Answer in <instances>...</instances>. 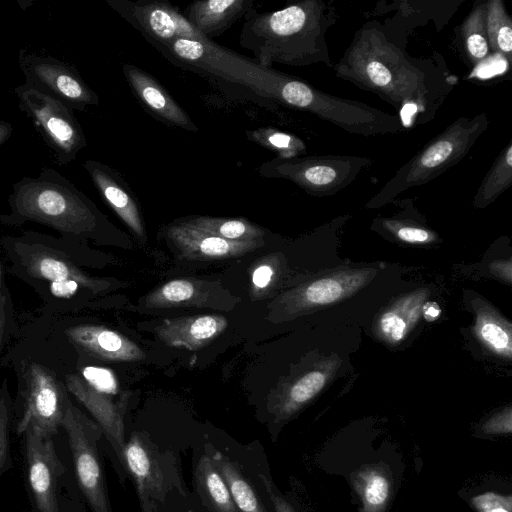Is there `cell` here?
<instances>
[{
    "label": "cell",
    "mask_w": 512,
    "mask_h": 512,
    "mask_svg": "<svg viewBox=\"0 0 512 512\" xmlns=\"http://www.w3.org/2000/svg\"><path fill=\"white\" fill-rule=\"evenodd\" d=\"M335 70L393 105L403 124L433 119L455 84L439 62L412 57L397 46L380 23H366L355 33Z\"/></svg>",
    "instance_id": "obj_1"
},
{
    "label": "cell",
    "mask_w": 512,
    "mask_h": 512,
    "mask_svg": "<svg viewBox=\"0 0 512 512\" xmlns=\"http://www.w3.org/2000/svg\"><path fill=\"white\" fill-rule=\"evenodd\" d=\"M245 18L239 43L261 66L331 65L325 35L335 15L322 1H299L264 13L254 8Z\"/></svg>",
    "instance_id": "obj_2"
},
{
    "label": "cell",
    "mask_w": 512,
    "mask_h": 512,
    "mask_svg": "<svg viewBox=\"0 0 512 512\" xmlns=\"http://www.w3.org/2000/svg\"><path fill=\"white\" fill-rule=\"evenodd\" d=\"M8 202L11 218L32 220L63 234L88 235L98 225L93 203L52 168H44L36 178L24 177L13 184Z\"/></svg>",
    "instance_id": "obj_3"
},
{
    "label": "cell",
    "mask_w": 512,
    "mask_h": 512,
    "mask_svg": "<svg viewBox=\"0 0 512 512\" xmlns=\"http://www.w3.org/2000/svg\"><path fill=\"white\" fill-rule=\"evenodd\" d=\"M487 127L485 113L455 120L399 168L374 200H389L408 188L424 185L440 176L465 157Z\"/></svg>",
    "instance_id": "obj_4"
},
{
    "label": "cell",
    "mask_w": 512,
    "mask_h": 512,
    "mask_svg": "<svg viewBox=\"0 0 512 512\" xmlns=\"http://www.w3.org/2000/svg\"><path fill=\"white\" fill-rule=\"evenodd\" d=\"M276 90L285 104L313 113L350 133L373 136L397 133L406 128L399 116L331 96L301 80L284 77L278 81Z\"/></svg>",
    "instance_id": "obj_5"
},
{
    "label": "cell",
    "mask_w": 512,
    "mask_h": 512,
    "mask_svg": "<svg viewBox=\"0 0 512 512\" xmlns=\"http://www.w3.org/2000/svg\"><path fill=\"white\" fill-rule=\"evenodd\" d=\"M122 465L131 475L141 512H163L175 490L185 495L173 455L161 451L142 432L131 434L125 442Z\"/></svg>",
    "instance_id": "obj_6"
},
{
    "label": "cell",
    "mask_w": 512,
    "mask_h": 512,
    "mask_svg": "<svg viewBox=\"0 0 512 512\" xmlns=\"http://www.w3.org/2000/svg\"><path fill=\"white\" fill-rule=\"evenodd\" d=\"M15 93L19 108L31 118L56 161L65 165L75 160L87 141L73 110L26 83Z\"/></svg>",
    "instance_id": "obj_7"
},
{
    "label": "cell",
    "mask_w": 512,
    "mask_h": 512,
    "mask_svg": "<svg viewBox=\"0 0 512 512\" xmlns=\"http://www.w3.org/2000/svg\"><path fill=\"white\" fill-rule=\"evenodd\" d=\"M62 427L68 435L78 485L93 512H112L99 454L101 427L70 402Z\"/></svg>",
    "instance_id": "obj_8"
},
{
    "label": "cell",
    "mask_w": 512,
    "mask_h": 512,
    "mask_svg": "<svg viewBox=\"0 0 512 512\" xmlns=\"http://www.w3.org/2000/svg\"><path fill=\"white\" fill-rule=\"evenodd\" d=\"M367 158L350 156L277 157L260 167L265 177H278L313 194H328L350 184L370 165Z\"/></svg>",
    "instance_id": "obj_9"
},
{
    "label": "cell",
    "mask_w": 512,
    "mask_h": 512,
    "mask_svg": "<svg viewBox=\"0 0 512 512\" xmlns=\"http://www.w3.org/2000/svg\"><path fill=\"white\" fill-rule=\"evenodd\" d=\"M24 412L18 434L33 428L44 436L57 434L70 404L65 387L51 371L32 363L23 372Z\"/></svg>",
    "instance_id": "obj_10"
},
{
    "label": "cell",
    "mask_w": 512,
    "mask_h": 512,
    "mask_svg": "<svg viewBox=\"0 0 512 512\" xmlns=\"http://www.w3.org/2000/svg\"><path fill=\"white\" fill-rule=\"evenodd\" d=\"M19 66L26 84L57 99L71 110L86 111L99 103L97 94L84 82L73 65L52 56L21 49Z\"/></svg>",
    "instance_id": "obj_11"
},
{
    "label": "cell",
    "mask_w": 512,
    "mask_h": 512,
    "mask_svg": "<svg viewBox=\"0 0 512 512\" xmlns=\"http://www.w3.org/2000/svg\"><path fill=\"white\" fill-rule=\"evenodd\" d=\"M107 3L155 45L165 47L177 39L213 45L189 24L177 7L166 1L108 0Z\"/></svg>",
    "instance_id": "obj_12"
},
{
    "label": "cell",
    "mask_w": 512,
    "mask_h": 512,
    "mask_svg": "<svg viewBox=\"0 0 512 512\" xmlns=\"http://www.w3.org/2000/svg\"><path fill=\"white\" fill-rule=\"evenodd\" d=\"M25 459L27 483L39 512H59L58 484L65 472L59 460L52 437L33 428H26Z\"/></svg>",
    "instance_id": "obj_13"
},
{
    "label": "cell",
    "mask_w": 512,
    "mask_h": 512,
    "mask_svg": "<svg viewBox=\"0 0 512 512\" xmlns=\"http://www.w3.org/2000/svg\"><path fill=\"white\" fill-rule=\"evenodd\" d=\"M39 248L26 255L24 266L31 276L49 281L55 296L70 297L79 287L98 292L109 286L106 280L85 274L64 255Z\"/></svg>",
    "instance_id": "obj_14"
},
{
    "label": "cell",
    "mask_w": 512,
    "mask_h": 512,
    "mask_svg": "<svg viewBox=\"0 0 512 512\" xmlns=\"http://www.w3.org/2000/svg\"><path fill=\"white\" fill-rule=\"evenodd\" d=\"M66 387L75 398L92 414L101 427L117 459L122 464L124 440V415L127 396L115 402L110 395L98 392L78 374L66 376Z\"/></svg>",
    "instance_id": "obj_15"
},
{
    "label": "cell",
    "mask_w": 512,
    "mask_h": 512,
    "mask_svg": "<svg viewBox=\"0 0 512 512\" xmlns=\"http://www.w3.org/2000/svg\"><path fill=\"white\" fill-rule=\"evenodd\" d=\"M123 73L134 96L154 118L170 127L192 132L198 130L186 111L157 79L129 63L123 65Z\"/></svg>",
    "instance_id": "obj_16"
},
{
    "label": "cell",
    "mask_w": 512,
    "mask_h": 512,
    "mask_svg": "<svg viewBox=\"0 0 512 512\" xmlns=\"http://www.w3.org/2000/svg\"><path fill=\"white\" fill-rule=\"evenodd\" d=\"M167 237L186 258L221 260L247 254L263 245L262 240L230 241L198 230L184 221L171 224Z\"/></svg>",
    "instance_id": "obj_17"
},
{
    "label": "cell",
    "mask_w": 512,
    "mask_h": 512,
    "mask_svg": "<svg viewBox=\"0 0 512 512\" xmlns=\"http://www.w3.org/2000/svg\"><path fill=\"white\" fill-rule=\"evenodd\" d=\"M83 167L104 201L139 239L145 241V228L139 205L119 173L95 160L85 161Z\"/></svg>",
    "instance_id": "obj_18"
},
{
    "label": "cell",
    "mask_w": 512,
    "mask_h": 512,
    "mask_svg": "<svg viewBox=\"0 0 512 512\" xmlns=\"http://www.w3.org/2000/svg\"><path fill=\"white\" fill-rule=\"evenodd\" d=\"M65 334L75 345L103 360L134 362L146 357L132 340L103 326H72L66 329Z\"/></svg>",
    "instance_id": "obj_19"
},
{
    "label": "cell",
    "mask_w": 512,
    "mask_h": 512,
    "mask_svg": "<svg viewBox=\"0 0 512 512\" xmlns=\"http://www.w3.org/2000/svg\"><path fill=\"white\" fill-rule=\"evenodd\" d=\"M227 326L222 315H196L165 319L155 332L167 346L199 350L222 334Z\"/></svg>",
    "instance_id": "obj_20"
},
{
    "label": "cell",
    "mask_w": 512,
    "mask_h": 512,
    "mask_svg": "<svg viewBox=\"0 0 512 512\" xmlns=\"http://www.w3.org/2000/svg\"><path fill=\"white\" fill-rule=\"evenodd\" d=\"M226 293L220 285L211 282L177 278L148 294L144 303L149 308L219 307L220 294Z\"/></svg>",
    "instance_id": "obj_21"
},
{
    "label": "cell",
    "mask_w": 512,
    "mask_h": 512,
    "mask_svg": "<svg viewBox=\"0 0 512 512\" xmlns=\"http://www.w3.org/2000/svg\"><path fill=\"white\" fill-rule=\"evenodd\" d=\"M252 0H199L188 5L183 15L202 36L223 34L254 9Z\"/></svg>",
    "instance_id": "obj_22"
},
{
    "label": "cell",
    "mask_w": 512,
    "mask_h": 512,
    "mask_svg": "<svg viewBox=\"0 0 512 512\" xmlns=\"http://www.w3.org/2000/svg\"><path fill=\"white\" fill-rule=\"evenodd\" d=\"M196 491L210 512H238L230 490L211 456L203 455L196 466Z\"/></svg>",
    "instance_id": "obj_23"
},
{
    "label": "cell",
    "mask_w": 512,
    "mask_h": 512,
    "mask_svg": "<svg viewBox=\"0 0 512 512\" xmlns=\"http://www.w3.org/2000/svg\"><path fill=\"white\" fill-rule=\"evenodd\" d=\"M355 491L362 502L363 512H383L388 505L393 484L383 465H369L351 475Z\"/></svg>",
    "instance_id": "obj_24"
},
{
    "label": "cell",
    "mask_w": 512,
    "mask_h": 512,
    "mask_svg": "<svg viewBox=\"0 0 512 512\" xmlns=\"http://www.w3.org/2000/svg\"><path fill=\"white\" fill-rule=\"evenodd\" d=\"M182 221L198 230L230 241L261 240L264 236L261 227L245 218L193 216Z\"/></svg>",
    "instance_id": "obj_25"
},
{
    "label": "cell",
    "mask_w": 512,
    "mask_h": 512,
    "mask_svg": "<svg viewBox=\"0 0 512 512\" xmlns=\"http://www.w3.org/2000/svg\"><path fill=\"white\" fill-rule=\"evenodd\" d=\"M211 458L225 480L238 512H266L254 489L234 462L218 451Z\"/></svg>",
    "instance_id": "obj_26"
},
{
    "label": "cell",
    "mask_w": 512,
    "mask_h": 512,
    "mask_svg": "<svg viewBox=\"0 0 512 512\" xmlns=\"http://www.w3.org/2000/svg\"><path fill=\"white\" fill-rule=\"evenodd\" d=\"M485 28L490 51L512 60V20L501 0L485 3Z\"/></svg>",
    "instance_id": "obj_27"
},
{
    "label": "cell",
    "mask_w": 512,
    "mask_h": 512,
    "mask_svg": "<svg viewBox=\"0 0 512 512\" xmlns=\"http://www.w3.org/2000/svg\"><path fill=\"white\" fill-rule=\"evenodd\" d=\"M423 299L424 293L410 295L380 318L379 330L385 339L397 342L406 335L419 317Z\"/></svg>",
    "instance_id": "obj_28"
},
{
    "label": "cell",
    "mask_w": 512,
    "mask_h": 512,
    "mask_svg": "<svg viewBox=\"0 0 512 512\" xmlns=\"http://www.w3.org/2000/svg\"><path fill=\"white\" fill-rule=\"evenodd\" d=\"M512 183V143L501 152L490 168L475 196V203L483 207L495 200Z\"/></svg>",
    "instance_id": "obj_29"
},
{
    "label": "cell",
    "mask_w": 512,
    "mask_h": 512,
    "mask_svg": "<svg viewBox=\"0 0 512 512\" xmlns=\"http://www.w3.org/2000/svg\"><path fill=\"white\" fill-rule=\"evenodd\" d=\"M325 375L320 371H312L302 376L286 392L284 398L273 408L277 419H285L292 415L303 404L311 400L324 386Z\"/></svg>",
    "instance_id": "obj_30"
},
{
    "label": "cell",
    "mask_w": 512,
    "mask_h": 512,
    "mask_svg": "<svg viewBox=\"0 0 512 512\" xmlns=\"http://www.w3.org/2000/svg\"><path fill=\"white\" fill-rule=\"evenodd\" d=\"M461 37L467 55L475 64H480L490 56L486 28L485 3L468 15L461 27Z\"/></svg>",
    "instance_id": "obj_31"
},
{
    "label": "cell",
    "mask_w": 512,
    "mask_h": 512,
    "mask_svg": "<svg viewBox=\"0 0 512 512\" xmlns=\"http://www.w3.org/2000/svg\"><path fill=\"white\" fill-rule=\"evenodd\" d=\"M350 283V280L344 282L343 279L336 277L319 279L301 289L294 299L300 307L332 303L350 289Z\"/></svg>",
    "instance_id": "obj_32"
},
{
    "label": "cell",
    "mask_w": 512,
    "mask_h": 512,
    "mask_svg": "<svg viewBox=\"0 0 512 512\" xmlns=\"http://www.w3.org/2000/svg\"><path fill=\"white\" fill-rule=\"evenodd\" d=\"M250 139L279 154L278 157H296L304 145L296 138L274 129H259L251 132Z\"/></svg>",
    "instance_id": "obj_33"
},
{
    "label": "cell",
    "mask_w": 512,
    "mask_h": 512,
    "mask_svg": "<svg viewBox=\"0 0 512 512\" xmlns=\"http://www.w3.org/2000/svg\"><path fill=\"white\" fill-rule=\"evenodd\" d=\"M477 331L481 339L495 352L504 356H511L510 330L492 317L481 316L478 319Z\"/></svg>",
    "instance_id": "obj_34"
},
{
    "label": "cell",
    "mask_w": 512,
    "mask_h": 512,
    "mask_svg": "<svg viewBox=\"0 0 512 512\" xmlns=\"http://www.w3.org/2000/svg\"><path fill=\"white\" fill-rule=\"evenodd\" d=\"M12 401L6 382L0 387V474L12 466L10 454V424Z\"/></svg>",
    "instance_id": "obj_35"
},
{
    "label": "cell",
    "mask_w": 512,
    "mask_h": 512,
    "mask_svg": "<svg viewBox=\"0 0 512 512\" xmlns=\"http://www.w3.org/2000/svg\"><path fill=\"white\" fill-rule=\"evenodd\" d=\"M82 375V378L98 392L110 396L118 392L117 381L110 370L86 367L82 370Z\"/></svg>",
    "instance_id": "obj_36"
},
{
    "label": "cell",
    "mask_w": 512,
    "mask_h": 512,
    "mask_svg": "<svg viewBox=\"0 0 512 512\" xmlns=\"http://www.w3.org/2000/svg\"><path fill=\"white\" fill-rule=\"evenodd\" d=\"M471 505L478 512H511L512 497L488 491L472 497Z\"/></svg>",
    "instance_id": "obj_37"
},
{
    "label": "cell",
    "mask_w": 512,
    "mask_h": 512,
    "mask_svg": "<svg viewBox=\"0 0 512 512\" xmlns=\"http://www.w3.org/2000/svg\"><path fill=\"white\" fill-rule=\"evenodd\" d=\"M512 430L511 409L508 408L487 420L482 426L486 434H505Z\"/></svg>",
    "instance_id": "obj_38"
},
{
    "label": "cell",
    "mask_w": 512,
    "mask_h": 512,
    "mask_svg": "<svg viewBox=\"0 0 512 512\" xmlns=\"http://www.w3.org/2000/svg\"><path fill=\"white\" fill-rule=\"evenodd\" d=\"M275 270L269 263L262 262L252 272L253 292L262 293L271 284Z\"/></svg>",
    "instance_id": "obj_39"
},
{
    "label": "cell",
    "mask_w": 512,
    "mask_h": 512,
    "mask_svg": "<svg viewBox=\"0 0 512 512\" xmlns=\"http://www.w3.org/2000/svg\"><path fill=\"white\" fill-rule=\"evenodd\" d=\"M399 239L408 243H423L427 242L431 235L425 229L412 226H403L397 230Z\"/></svg>",
    "instance_id": "obj_40"
},
{
    "label": "cell",
    "mask_w": 512,
    "mask_h": 512,
    "mask_svg": "<svg viewBox=\"0 0 512 512\" xmlns=\"http://www.w3.org/2000/svg\"><path fill=\"white\" fill-rule=\"evenodd\" d=\"M8 320V300L4 294L0 293V350L2 347L5 330Z\"/></svg>",
    "instance_id": "obj_41"
},
{
    "label": "cell",
    "mask_w": 512,
    "mask_h": 512,
    "mask_svg": "<svg viewBox=\"0 0 512 512\" xmlns=\"http://www.w3.org/2000/svg\"><path fill=\"white\" fill-rule=\"evenodd\" d=\"M12 133V126L9 122L0 119V146L9 139Z\"/></svg>",
    "instance_id": "obj_42"
},
{
    "label": "cell",
    "mask_w": 512,
    "mask_h": 512,
    "mask_svg": "<svg viewBox=\"0 0 512 512\" xmlns=\"http://www.w3.org/2000/svg\"><path fill=\"white\" fill-rule=\"evenodd\" d=\"M440 309L435 303H428L424 306V314L428 320H434L438 317Z\"/></svg>",
    "instance_id": "obj_43"
},
{
    "label": "cell",
    "mask_w": 512,
    "mask_h": 512,
    "mask_svg": "<svg viewBox=\"0 0 512 512\" xmlns=\"http://www.w3.org/2000/svg\"><path fill=\"white\" fill-rule=\"evenodd\" d=\"M0 276H1V269H0ZM0 283H1V277H0Z\"/></svg>",
    "instance_id": "obj_44"
}]
</instances>
